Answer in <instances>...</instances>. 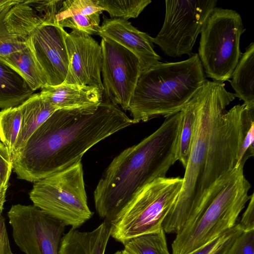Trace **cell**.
I'll list each match as a JSON object with an SVG mask.
<instances>
[{
    "instance_id": "6da1fadb",
    "label": "cell",
    "mask_w": 254,
    "mask_h": 254,
    "mask_svg": "<svg viewBox=\"0 0 254 254\" xmlns=\"http://www.w3.org/2000/svg\"><path fill=\"white\" fill-rule=\"evenodd\" d=\"M134 124L121 108L98 105L56 110L11 156L17 178L37 182L81 161L95 144Z\"/></svg>"
},
{
    "instance_id": "7a4b0ae2",
    "label": "cell",
    "mask_w": 254,
    "mask_h": 254,
    "mask_svg": "<svg viewBox=\"0 0 254 254\" xmlns=\"http://www.w3.org/2000/svg\"><path fill=\"white\" fill-rule=\"evenodd\" d=\"M181 112L166 118L160 127L139 143L123 150L106 168L94 191L97 213L110 222L139 190L166 177L178 161Z\"/></svg>"
},
{
    "instance_id": "3957f363",
    "label": "cell",
    "mask_w": 254,
    "mask_h": 254,
    "mask_svg": "<svg viewBox=\"0 0 254 254\" xmlns=\"http://www.w3.org/2000/svg\"><path fill=\"white\" fill-rule=\"evenodd\" d=\"M206 80L196 53L181 62H160L141 72L128 109L133 124L180 112Z\"/></svg>"
},
{
    "instance_id": "277c9868",
    "label": "cell",
    "mask_w": 254,
    "mask_h": 254,
    "mask_svg": "<svg viewBox=\"0 0 254 254\" xmlns=\"http://www.w3.org/2000/svg\"><path fill=\"white\" fill-rule=\"evenodd\" d=\"M223 82L206 80L197 108L192 142L178 199L162 223L167 233H178L196 207L205 167L210 133L217 119L234 101Z\"/></svg>"
},
{
    "instance_id": "5b68a950",
    "label": "cell",
    "mask_w": 254,
    "mask_h": 254,
    "mask_svg": "<svg viewBox=\"0 0 254 254\" xmlns=\"http://www.w3.org/2000/svg\"><path fill=\"white\" fill-rule=\"evenodd\" d=\"M247 159H243L231 179L190 227L177 234L172 254H188L215 239L236 224L251 195V184L244 174Z\"/></svg>"
},
{
    "instance_id": "8992f818",
    "label": "cell",
    "mask_w": 254,
    "mask_h": 254,
    "mask_svg": "<svg viewBox=\"0 0 254 254\" xmlns=\"http://www.w3.org/2000/svg\"><path fill=\"white\" fill-rule=\"evenodd\" d=\"M183 183L180 177L159 178L139 190L110 221L111 236L125 244L156 232L171 210Z\"/></svg>"
},
{
    "instance_id": "52a82bcc",
    "label": "cell",
    "mask_w": 254,
    "mask_h": 254,
    "mask_svg": "<svg viewBox=\"0 0 254 254\" xmlns=\"http://www.w3.org/2000/svg\"><path fill=\"white\" fill-rule=\"evenodd\" d=\"M29 197L34 206L74 229L93 214L87 203L81 161L34 183Z\"/></svg>"
},
{
    "instance_id": "ba28073f",
    "label": "cell",
    "mask_w": 254,
    "mask_h": 254,
    "mask_svg": "<svg viewBox=\"0 0 254 254\" xmlns=\"http://www.w3.org/2000/svg\"><path fill=\"white\" fill-rule=\"evenodd\" d=\"M245 31L236 11L216 7L212 10L202 27L197 54L208 77L221 82L232 78L242 55L240 40Z\"/></svg>"
},
{
    "instance_id": "9c48e42d",
    "label": "cell",
    "mask_w": 254,
    "mask_h": 254,
    "mask_svg": "<svg viewBox=\"0 0 254 254\" xmlns=\"http://www.w3.org/2000/svg\"><path fill=\"white\" fill-rule=\"evenodd\" d=\"M244 107V104L234 106L221 114L214 124L209 137L199 199L193 215L202 212L225 185V180L221 177L238 167Z\"/></svg>"
},
{
    "instance_id": "30bf717a",
    "label": "cell",
    "mask_w": 254,
    "mask_h": 254,
    "mask_svg": "<svg viewBox=\"0 0 254 254\" xmlns=\"http://www.w3.org/2000/svg\"><path fill=\"white\" fill-rule=\"evenodd\" d=\"M215 0H165L163 26L153 38L165 55L176 58L192 55V48Z\"/></svg>"
},
{
    "instance_id": "8fae6325",
    "label": "cell",
    "mask_w": 254,
    "mask_h": 254,
    "mask_svg": "<svg viewBox=\"0 0 254 254\" xmlns=\"http://www.w3.org/2000/svg\"><path fill=\"white\" fill-rule=\"evenodd\" d=\"M15 243L25 254H59L65 225L34 205L14 204L7 212Z\"/></svg>"
},
{
    "instance_id": "7c38bea8",
    "label": "cell",
    "mask_w": 254,
    "mask_h": 254,
    "mask_svg": "<svg viewBox=\"0 0 254 254\" xmlns=\"http://www.w3.org/2000/svg\"><path fill=\"white\" fill-rule=\"evenodd\" d=\"M101 73L106 100L128 110L141 72L138 58L114 41L102 38Z\"/></svg>"
},
{
    "instance_id": "4fadbf2b",
    "label": "cell",
    "mask_w": 254,
    "mask_h": 254,
    "mask_svg": "<svg viewBox=\"0 0 254 254\" xmlns=\"http://www.w3.org/2000/svg\"><path fill=\"white\" fill-rule=\"evenodd\" d=\"M64 38L69 66L64 83L93 86L103 91L100 45L91 35L75 30L69 33L64 30Z\"/></svg>"
},
{
    "instance_id": "5bb4252c",
    "label": "cell",
    "mask_w": 254,
    "mask_h": 254,
    "mask_svg": "<svg viewBox=\"0 0 254 254\" xmlns=\"http://www.w3.org/2000/svg\"><path fill=\"white\" fill-rule=\"evenodd\" d=\"M63 28L56 24H41L31 33L29 41L47 85L64 82L68 70L69 59Z\"/></svg>"
},
{
    "instance_id": "9a60e30c",
    "label": "cell",
    "mask_w": 254,
    "mask_h": 254,
    "mask_svg": "<svg viewBox=\"0 0 254 254\" xmlns=\"http://www.w3.org/2000/svg\"><path fill=\"white\" fill-rule=\"evenodd\" d=\"M42 24L27 0L0 12V58L26 46L32 32Z\"/></svg>"
},
{
    "instance_id": "2e32d148",
    "label": "cell",
    "mask_w": 254,
    "mask_h": 254,
    "mask_svg": "<svg viewBox=\"0 0 254 254\" xmlns=\"http://www.w3.org/2000/svg\"><path fill=\"white\" fill-rule=\"evenodd\" d=\"M98 35L110 39L132 53L139 60L141 72L160 63V57L154 50L153 38L127 20L103 16Z\"/></svg>"
},
{
    "instance_id": "e0dca14e",
    "label": "cell",
    "mask_w": 254,
    "mask_h": 254,
    "mask_svg": "<svg viewBox=\"0 0 254 254\" xmlns=\"http://www.w3.org/2000/svg\"><path fill=\"white\" fill-rule=\"evenodd\" d=\"M41 89V95L57 110L96 106L103 100V91L93 86L63 83L56 86L46 85Z\"/></svg>"
},
{
    "instance_id": "ac0fdd59",
    "label": "cell",
    "mask_w": 254,
    "mask_h": 254,
    "mask_svg": "<svg viewBox=\"0 0 254 254\" xmlns=\"http://www.w3.org/2000/svg\"><path fill=\"white\" fill-rule=\"evenodd\" d=\"M111 232V224L106 220L91 231L71 227L62 237L59 254H105Z\"/></svg>"
},
{
    "instance_id": "d6986e66",
    "label": "cell",
    "mask_w": 254,
    "mask_h": 254,
    "mask_svg": "<svg viewBox=\"0 0 254 254\" xmlns=\"http://www.w3.org/2000/svg\"><path fill=\"white\" fill-rule=\"evenodd\" d=\"M19 106L21 127L12 155L22 148L33 133L57 110L40 93L33 94Z\"/></svg>"
},
{
    "instance_id": "ffe728a7",
    "label": "cell",
    "mask_w": 254,
    "mask_h": 254,
    "mask_svg": "<svg viewBox=\"0 0 254 254\" xmlns=\"http://www.w3.org/2000/svg\"><path fill=\"white\" fill-rule=\"evenodd\" d=\"M34 92L19 74L0 60V108L18 106Z\"/></svg>"
},
{
    "instance_id": "44dd1931",
    "label": "cell",
    "mask_w": 254,
    "mask_h": 254,
    "mask_svg": "<svg viewBox=\"0 0 254 254\" xmlns=\"http://www.w3.org/2000/svg\"><path fill=\"white\" fill-rule=\"evenodd\" d=\"M0 60L19 74L34 91L47 85L45 76L36 60L29 40L26 46L0 58Z\"/></svg>"
},
{
    "instance_id": "7402d4cb",
    "label": "cell",
    "mask_w": 254,
    "mask_h": 254,
    "mask_svg": "<svg viewBox=\"0 0 254 254\" xmlns=\"http://www.w3.org/2000/svg\"><path fill=\"white\" fill-rule=\"evenodd\" d=\"M236 97L249 107H254V43L247 48L236 66L230 81Z\"/></svg>"
},
{
    "instance_id": "603a6c76",
    "label": "cell",
    "mask_w": 254,
    "mask_h": 254,
    "mask_svg": "<svg viewBox=\"0 0 254 254\" xmlns=\"http://www.w3.org/2000/svg\"><path fill=\"white\" fill-rule=\"evenodd\" d=\"M204 91V84L181 111L182 116L178 139L177 158L185 169L191 150L196 112Z\"/></svg>"
},
{
    "instance_id": "cb8c5ba5",
    "label": "cell",
    "mask_w": 254,
    "mask_h": 254,
    "mask_svg": "<svg viewBox=\"0 0 254 254\" xmlns=\"http://www.w3.org/2000/svg\"><path fill=\"white\" fill-rule=\"evenodd\" d=\"M165 231L159 230L139 236L124 244L125 250L130 254H170Z\"/></svg>"
},
{
    "instance_id": "d4e9b609",
    "label": "cell",
    "mask_w": 254,
    "mask_h": 254,
    "mask_svg": "<svg viewBox=\"0 0 254 254\" xmlns=\"http://www.w3.org/2000/svg\"><path fill=\"white\" fill-rule=\"evenodd\" d=\"M21 123L20 106L2 109L0 111V141L10 155L13 152Z\"/></svg>"
},
{
    "instance_id": "484cf974",
    "label": "cell",
    "mask_w": 254,
    "mask_h": 254,
    "mask_svg": "<svg viewBox=\"0 0 254 254\" xmlns=\"http://www.w3.org/2000/svg\"><path fill=\"white\" fill-rule=\"evenodd\" d=\"M98 4L107 11L111 18L127 20L136 18L149 4L150 0H96Z\"/></svg>"
},
{
    "instance_id": "4316f807",
    "label": "cell",
    "mask_w": 254,
    "mask_h": 254,
    "mask_svg": "<svg viewBox=\"0 0 254 254\" xmlns=\"http://www.w3.org/2000/svg\"><path fill=\"white\" fill-rule=\"evenodd\" d=\"M254 107L244 104L242 114V136L238 152L237 166L244 157L254 156Z\"/></svg>"
},
{
    "instance_id": "83f0119b",
    "label": "cell",
    "mask_w": 254,
    "mask_h": 254,
    "mask_svg": "<svg viewBox=\"0 0 254 254\" xmlns=\"http://www.w3.org/2000/svg\"><path fill=\"white\" fill-rule=\"evenodd\" d=\"M238 223L188 254H226L235 239L243 232Z\"/></svg>"
},
{
    "instance_id": "f1b7e54d",
    "label": "cell",
    "mask_w": 254,
    "mask_h": 254,
    "mask_svg": "<svg viewBox=\"0 0 254 254\" xmlns=\"http://www.w3.org/2000/svg\"><path fill=\"white\" fill-rule=\"evenodd\" d=\"M102 12L91 14H78L66 17L58 22L63 28L69 27L72 30L81 31L91 35H98L100 28V15Z\"/></svg>"
},
{
    "instance_id": "f546056e",
    "label": "cell",
    "mask_w": 254,
    "mask_h": 254,
    "mask_svg": "<svg viewBox=\"0 0 254 254\" xmlns=\"http://www.w3.org/2000/svg\"><path fill=\"white\" fill-rule=\"evenodd\" d=\"M96 0H64L61 8L57 16L56 24L62 19L78 14H91L103 12Z\"/></svg>"
},
{
    "instance_id": "4dcf8cb0",
    "label": "cell",
    "mask_w": 254,
    "mask_h": 254,
    "mask_svg": "<svg viewBox=\"0 0 254 254\" xmlns=\"http://www.w3.org/2000/svg\"><path fill=\"white\" fill-rule=\"evenodd\" d=\"M13 170L11 157L6 147L0 141V215L4 209L6 192Z\"/></svg>"
},
{
    "instance_id": "1f68e13d",
    "label": "cell",
    "mask_w": 254,
    "mask_h": 254,
    "mask_svg": "<svg viewBox=\"0 0 254 254\" xmlns=\"http://www.w3.org/2000/svg\"><path fill=\"white\" fill-rule=\"evenodd\" d=\"M63 1V0H28L44 24H56V17Z\"/></svg>"
},
{
    "instance_id": "d6a6232c",
    "label": "cell",
    "mask_w": 254,
    "mask_h": 254,
    "mask_svg": "<svg viewBox=\"0 0 254 254\" xmlns=\"http://www.w3.org/2000/svg\"><path fill=\"white\" fill-rule=\"evenodd\" d=\"M226 254H254V230L243 231L235 239Z\"/></svg>"
},
{
    "instance_id": "836d02e7",
    "label": "cell",
    "mask_w": 254,
    "mask_h": 254,
    "mask_svg": "<svg viewBox=\"0 0 254 254\" xmlns=\"http://www.w3.org/2000/svg\"><path fill=\"white\" fill-rule=\"evenodd\" d=\"M238 224L243 231L254 230V193L251 194L249 204Z\"/></svg>"
},
{
    "instance_id": "e575fe53",
    "label": "cell",
    "mask_w": 254,
    "mask_h": 254,
    "mask_svg": "<svg viewBox=\"0 0 254 254\" xmlns=\"http://www.w3.org/2000/svg\"><path fill=\"white\" fill-rule=\"evenodd\" d=\"M4 218L0 215V254H12Z\"/></svg>"
},
{
    "instance_id": "d590c367",
    "label": "cell",
    "mask_w": 254,
    "mask_h": 254,
    "mask_svg": "<svg viewBox=\"0 0 254 254\" xmlns=\"http://www.w3.org/2000/svg\"><path fill=\"white\" fill-rule=\"evenodd\" d=\"M22 0H0V12L22 1Z\"/></svg>"
},
{
    "instance_id": "8d00e7d4",
    "label": "cell",
    "mask_w": 254,
    "mask_h": 254,
    "mask_svg": "<svg viewBox=\"0 0 254 254\" xmlns=\"http://www.w3.org/2000/svg\"><path fill=\"white\" fill-rule=\"evenodd\" d=\"M114 254H130L127 251L124 249L123 250L118 251Z\"/></svg>"
},
{
    "instance_id": "74e56055",
    "label": "cell",
    "mask_w": 254,
    "mask_h": 254,
    "mask_svg": "<svg viewBox=\"0 0 254 254\" xmlns=\"http://www.w3.org/2000/svg\"></svg>"
}]
</instances>
